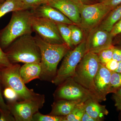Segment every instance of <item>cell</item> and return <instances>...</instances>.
Wrapping results in <instances>:
<instances>
[{
	"label": "cell",
	"instance_id": "6da1fadb",
	"mask_svg": "<svg viewBox=\"0 0 121 121\" xmlns=\"http://www.w3.org/2000/svg\"><path fill=\"white\" fill-rule=\"evenodd\" d=\"M35 37L41 52V72L39 79L52 82L56 75L59 63L71 49L65 43H49L36 34Z\"/></svg>",
	"mask_w": 121,
	"mask_h": 121
},
{
	"label": "cell",
	"instance_id": "7a4b0ae2",
	"mask_svg": "<svg viewBox=\"0 0 121 121\" xmlns=\"http://www.w3.org/2000/svg\"><path fill=\"white\" fill-rule=\"evenodd\" d=\"M4 51L12 64L40 63L41 61L40 50L31 34L17 38Z\"/></svg>",
	"mask_w": 121,
	"mask_h": 121
},
{
	"label": "cell",
	"instance_id": "3957f363",
	"mask_svg": "<svg viewBox=\"0 0 121 121\" xmlns=\"http://www.w3.org/2000/svg\"><path fill=\"white\" fill-rule=\"evenodd\" d=\"M32 13L29 10L12 12L9 23L0 31V46L4 51L13 41L23 35L31 34Z\"/></svg>",
	"mask_w": 121,
	"mask_h": 121
},
{
	"label": "cell",
	"instance_id": "277c9868",
	"mask_svg": "<svg viewBox=\"0 0 121 121\" xmlns=\"http://www.w3.org/2000/svg\"><path fill=\"white\" fill-rule=\"evenodd\" d=\"M100 64L97 54L86 52L77 66L74 75L72 78L76 82L93 93L97 99L94 78Z\"/></svg>",
	"mask_w": 121,
	"mask_h": 121
},
{
	"label": "cell",
	"instance_id": "5b68a950",
	"mask_svg": "<svg viewBox=\"0 0 121 121\" xmlns=\"http://www.w3.org/2000/svg\"><path fill=\"white\" fill-rule=\"evenodd\" d=\"M21 67L20 64L16 63L0 69V79L2 86L13 89L17 93L20 101L37 97L39 94L35 93L32 89L27 88L21 77L19 73Z\"/></svg>",
	"mask_w": 121,
	"mask_h": 121
},
{
	"label": "cell",
	"instance_id": "8992f818",
	"mask_svg": "<svg viewBox=\"0 0 121 121\" xmlns=\"http://www.w3.org/2000/svg\"><path fill=\"white\" fill-rule=\"evenodd\" d=\"M86 53V39L82 43L70 50L64 57L59 69L52 82L59 86L65 80L72 78L80 60Z\"/></svg>",
	"mask_w": 121,
	"mask_h": 121
},
{
	"label": "cell",
	"instance_id": "52a82bcc",
	"mask_svg": "<svg viewBox=\"0 0 121 121\" xmlns=\"http://www.w3.org/2000/svg\"><path fill=\"white\" fill-rule=\"evenodd\" d=\"M79 10L80 27L83 30L90 31L98 26L112 9L98 1L90 4L82 3Z\"/></svg>",
	"mask_w": 121,
	"mask_h": 121
},
{
	"label": "cell",
	"instance_id": "ba28073f",
	"mask_svg": "<svg viewBox=\"0 0 121 121\" xmlns=\"http://www.w3.org/2000/svg\"><path fill=\"white\" fill-rule=\"evenodd\" d=\"M45 96L40 94L33 99L7 101L9 110L16 121H32L33 115L43 107Z\"/></svg>",
	"mask_w": 121,
	"mask_h": 121
},
{
	"label": "cell",
	"instance_id": "9c48e42d",
	"mask_svg": "<svg viewBox=\"0 0 121 121\" xmlns=\"http://www.w3.org/2000/svg\"><path fill=\"white\" fill-rule=\"evenodd\" d=\"M58 86L54 94L56 100L66 99L84 102L90 99H98L93 93L76 82L72 78L68 79Z\"/></svg>",
	"mask_w": 121,
	"mask_h": 121
},
{
	"label": "cell",
	"instance_id": "30bf717a",
	"mask_svg": "<svg viewBox=\"0 0 121 121\" xmlns=\"http://www.w3.org/2000/svg\"><path fill=\"white\" fill-rule=\"evenodd\" d=\"M31 24L33 31L45 42L52 44L65 43L56 23L32 14Z\"/></svg>",
	"mask_w": 121,
	"mask_h": 121
},
{
	"label": "cell",
	"instance_id": "8fae6325",
	"mask_svg": "<svg viewBox=\"0 0 121 121\" xmlns=\"http://www.w3.org/2000/svg\"><path fill=\"white\" fill-rule=\"evenodd\" d=\"M113 37L110 32L98 26L90 30L86 39V52L97 54L99 52L113 45Z\"/></svg>",
	"mask_w": 121,
	"mask_h": 121
},
{
	"label": "cell",
	"instance_id": "7c38bea8",
	"mask_svg": "<svg viewBox=\"0 0 121 121\" xmlns=\"http://www.w3.org/2000/svg\"><path fill=\"white\" fill-rule=\"evenodd\" d=\"M79 0H50L48 4L59 10L74 24L80 27Z\"/></svg>",
	"mask_w": 121,
	"mask_h": 121
},
{
	"label": "cell",
	"instance_id": "4fadbf2b",
	"mask_svg": "<svg viewBox=\"0 0 121 121\" xmlns=\"http://www.w3.org/2000/svg\"><path fill=\"white\" fill-rule=\"evenodd\" d=\"M111 72L100 63L94 78L96 97L99 102L105 101L107 95L111 93Z\"/></svg>",
	"mask_w": 121,
	"mask_h": 121
},
{
	"label": "cell",
	"instance_id": "5bb4252c",
	"mask_svg": "<svg viewBox=\"0 0 121 121\" xmlns=\"http://www.w3.org/2000/svg\"><path fill=\"white\" fill-rule=\"evenodd\" d=\"M31 11L35 16L45 18L56 23L68 25L74 24L58 9L47 4L40 5Z\"/></svg>",
	"mask_w": 121,
	"mask_h": 121
},
{
	"label": "cell",
	"instance_id": "9a60e30c",
	"mask_svg": "<svg viewBox=\"0 0 121 121\" xmlns=\"http://www.w3.org/2000/svg\"><path fill=\"white\" fill-rule=\"evenodd\" d=\"M99 102L95 98H91L84 102L85 112L97 121H102L104 117L108 114L106 106L99 104Z\"/></svg>",
	"mask_w": 121,
	"mask_h": 121
},
{
	"label": "cell",
	"instance_id": "2e32d148",
	"mask_svg": "<svg viewBox=\"0 0 121 121\" xmlns=\"http://www.w3.org/2000/svg\"><path fill=\"white\" fill-rule=\"evenodd\" d=\"M41 72L40 63L25 64L19 70L20 75L25 84L34 79H39Z\"/></svg>",
	"mask_w": 121,
	"mask_h": 121
},
{
	"label": "cell",
	"instance_id": "e0dca14e",
	"mask_svg": "<svg viewBox=\"0 0 121 121\" xmlns=\"http://www.w3.org/2000/svg\"><path fill=\"white\" fill-rule=\"evenodd\" d=\"M79 103L66 99H57L52 105V110L48 114L54 116H67Z\"/></svg>",
	"mask_w": 121,
	"mask_h": 121
},
{
	"label": "cell",
	"instance_id": "ac0fdd59",
	"mask_svg": "<svg viewBox=\"0 0 121 121\" xmlns=\"http://www.w3.org/2000/svg\"><path fill=\"white\" fill-rule=\"evenodd\" d=\"M121 19V4L112 9L98 26L110 32L114 25Z\"/></svg>",
	"mask_w": 121,
	"mask_h": 121
},
{
	"label": "cell",
	"instance_id": "d6986e66",
	"mask_svg": "<svg viewBox=\"0 0 121 121\" xmlns=\"http://www.w3.org/2000/svg\"><path fill=\"white\" fill-rule=\"evenodd\" d=\"M22 10H27L23 0H5L0 4V18L10 12Z\"/></svg>",
	"mask_w": 121,
	"mask_h": 121
},
{
	"label": "cell",
	"instance_id": "ffe728a7",
	"mask_svg": "<svg viewBox=\"0 0 121 121\" xmlns=\"http://www.w3.org/2000/svg\"><path fill=\"white\" fill-rule=\"evenodd\" d=\"M71 30V40L74 47L82 42L84 40V33L82 29L75 24L69 25Z\"/></svg>",
	"mask_w": 121,
	"mask_h": 121
},
{
	"label": "cell",
	"instance_id": "44dd1931",
	"mask_svg": "<svg viewBox=\"0 0 121 121\" xmlns=\"http://www.w3.org/2000/svg\"><path fill=\"white\" fill-rule=\"evenodd\" d=\"M85 112L84 102L78 103L68 115L64 116L63 121H81Z\"/></svg>",
	"mask_w": 121,
	"mask_h": 121
},
{
	"label": "cell",
	"instance_id": "7402d4cb",
	"mask_svg": "<svg viewBox=\"0 0 121 121\" xmlns=\"http://www.w3.org/2000/svg\"><path fill=\"white\" fill-rule=\"evenodd\" d=\"M60 35L64 43L70 49H73L74 47L72 45L71 40V30L69 25L63 23H56Z\"/></svg>",
	"mask_w": 121,
	"mask_h": 121
},
{
	"label": "cell",
	"instance_id": "603a6c76",
	"mask_svg": "<svg viewBox=\"0 0 121 121\" xmlns=\"http://www.w3.org/2000/svg\"><path fill=\"white\" fill-rule=\"evenodd\" d=\"M114 47L112 45L110 47L102 50L97 54L99 62L102 64L105 65L108 61L112 59Z\"/></svg>",
	"mask_w": 121,
	"mask_h": 121
},
{
	"label": "cell",
	"instance_id": "cb8c5ba5",
	"mask_svg": "<svg viewBox=\"0 0 121 121\" xmlns=\"http://www.w3.org/2000/svg\"><path fill=\"white\" fill-rule=\"evenodd\" d=\"M64 117L44 115L39 111L33 115L32 121H63Z\"/></svg>",
	"mask_w": 121,
	"mask_h": 121
},
{
	"label": "cell",
	"instance_id": "d4e9b609",
	"mask_svg": "<svg viewBox=\"0 0 121 121\" xmlns=\"http://www.w3.org/2000/svg\"><path fill=\"white\" fill-rule=\"evenodd\" d=\"M111 93H113L121 87V73L111 72L110 80Z\"/></svg>",
	"mask_w": 121,
	"mask_h": 121
},
{
	"label": "cell",
	"instance_id": "484cf974",
	"mask_svg": "<svg viewBox=\"0 0 121 121\" xmlns=\"http://www.w3.org/2000/svg\"><path fill=\"white\" fill-rule=\"evenodd\" d=\"M50 0H23L26 9H33L42 5L48 4Z\"/></svg>",
	"mask_w": 121,
	"mask_h": 121
},
{
	"label": "cell",
	"instance_id": "4316f807",
	"mask_svg": "<svg viewBox=\"0 0 121 121\" xmlns=\"http://www.w3.org/2000/svg\"><path fill=\"white\" fill-rule=\"evenodd\" d=\"M3 94L5 98L7 99V101H15L19 99L17 93L10 87H5L3 90Z\"/></svg>",
	"mask_w": 121,
	"mask_h": 121
},
{
	"label": "cell",
	"instance_id": "83f0119b",
	"mask_svg": "<svg viewBox=\"0 0 121 121\" xmlns=\"http://www.w3.org/2000/svg\"><path fill=\"white\" fill-rule=\"evenodd\" d=\"M12 64L9 62L4 51L0 46V69L8 67Z\"/></svg>",
	"mask_w": 121,
	"mask_h": 121
},
{
	"label": "cell",
	"instance_id": "f1b7e54d",
	"mask_svg": "<svg viewBox=\"0 0 121 121\" xmlns=\"http://www.w3.org/2000/svg\"><path fill=\"white\" fill-rule=\"evenodd\" d=\"M113 98L115 102V106L118 110L121 112V87H119L113 93Z\"/></svg>",
	"mask_w": 121,
	"mask_h": 121
},
{
	"label": "cell",
	"instance_id": "f546056e",
	"mask_svg": "<svg viewBox=\"0 0 121 121\" xmlns=\"http://www.w3.org/2000/svg\"><path fill=\"white\" fill-rule=\"evenodd\" d=\"M14 117L9 110L4 111L0 109V121H15Z\"/></svg>",
	"mask_w": 121,
	"mask_h": 121
},
{
	"label": "cell",
	"instance_id": "4dcf8cb0",
	"mask_svg": "<svg viewBox=\"0 0 121 121\" xmlns=\"http://www.w3.org/2000/svg\"><path fill=\"white\" fill-rule=\"evenodd\" d=\"M99 2L103 3L112 9L121 4V0H99Z\"/></svg>",
	"mask_w": 121,
	"mask_h": 121
},
{
	"label": "cell",
	"instance_id": "1f68e13d",
	"mask_svg": "<svg viewBox=\"0 0 121 121\" xmlns=\"http://www.w3.org/2000/svg\"><path fill=\"white\" fill-rule=\"evenodd\" d=\"M118 62L115 60H111L104 65L111 72H115L118 67Z\"/></svg>",
	"mask_w": 121,
	"mask_h": 121
},
{
	"label": "cell",
	"instance_id": "d6a6232c",
	"mask_svg": "<svg viewBox=\"0 0 121 121\" xmlns=\"http://www.w3.org/2000/svg\"><path fill=\"white\" fill-rule=\"evenodd\" d=\"M2 86L1 81L0 79V108L4 111H8L9 107L7 103L5 102L3 98V91L2 90Z\"/></svg>",
	"mask_w": 121,
	"mask_h": 121
},
{
	"label": "cell",
	"instance_id": "836d02e7",
	"mask_svg": "<svg viewBox=\"0 0 121 121\" xmlns=\"http://www.w3.org/2000/svg\"><path fill=\"white\" fill-rule=\"evenodd\" d=\"M113 37L121 33V19L114 25L110 32Z\"/></svg>",
	"mask_w": 121,
	"mask_h": 121
},
{
	"label": "cell",
	"instance_id": "e575fe53",
	"mask_svg": "<svg viewBox=\"0 0 121 121\" xmlns=\"http://www.w3.org/2000/svg\"><path fill=\"white\" fill-rule=\"evenodd\" d=\"M112 59L118 62L121 61V47H114Z\"/></svg>",
	"mask_w": 121,
	"mask_h": 121
},
{
	"label": "cell",
	"instance_id": "d590c367",
	"mask_svg": "<svg viewBox=\"0 0 121 121\" xmlns=\"http://www.w3.org/2000/svg\"><path fill=\"white\" fill-rule=\"evenodd\" d=\"M81 121H97L95 119L91 117L85 111L82 117Z\"/></svg>",
	"mask_w": 121,
	"mask_h": 121
},
{
	"label": "cell",
	"instance_id": "8d00e7d4",
	"mask_svg": "<svg viewBox=\"0 0 121 121\" xmlns=\"http://www.w3.org/2000/svg\"><path fill=\"white\" fill-rule=\"evenodd\" d=\"M82 3L86 4H90L97 2L95 0H79Z\"/></svg>",
	"mask_w": 121,
	"mask_h": 121
},
{
	"label": "cell",
	"instance_id": "74e56055",
	"mask_svg": "<svg viewBox=\"0 0 121 121\" xmlns=\"http://www.w3.org/2000/svg\"><path fill=\"white\" fill-rule=\"evenodd\" d=\"M115 72L121 73V61L118 62V67L117 69Z\"/></svg>",
	"mask_w": 121,
	"mask_h": 121
},
{
	"label": "cell",
	"instance_id": "f35d334b",
	"mask_svg": "<svg viewBox=\"0 0 121 121\" xmlns=\"http://www.w3.org/2000/svg\"><path fill=\"white\" fill-rule=\"evenodd\" d=\"M5 0H0V4H2V3L4 2Z\"/></svg>",
	"mask_w": 121,
	"mask_h": 121
},
{
	"label": "cell",
	"instance_id": "ab89813d",
	"mask_svg": "<svg viewBox=\"0 0 121 121\" xmlns=\"http://www.w3.org/2000/svg\"><path fill=\"white\" fill-rule=\"evenodd\" d=\"M120 44H121V40H120Z\"/></svg>",
	"mask_w": 121,
	"mask_h": 121
},
{
	"label": "cell",
	"instance_id": "60d3db41",
	"mask_svg": "<svg viewBox=\"0 0 121 121\" xmlns=\"http://www.w3.org/2000/svg\"><path fill=\"white\" fill-rule=\"evenodd\" d=\"M0 109H1V108H0Z\"/></svg>",
	"mask_w": 121,
	"mask_h": 121
},
{
	"label": "cell",
	"instance_id": "b9f144b4",
	"mask_svg": "<svg viewBox=\"0 0 121 121\" xmlns=\"http://www.w3.org/2000/svg\"></svg>",
	"mask_w": 121,
	"mask_h": 121
}]
</instances>
